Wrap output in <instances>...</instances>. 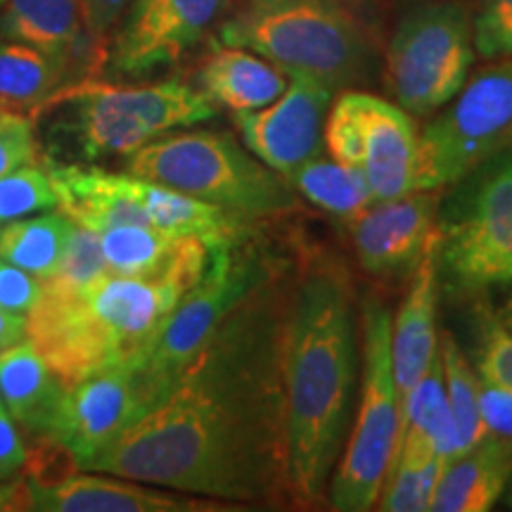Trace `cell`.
<instances>
[{"label":"cell","mask_w":512,"mask_h":512,"mask_svg":"<svg viewBox=\"0 0 512 512\" xmlns=\"http://www.w3.org/2000/svg\"><path fill=\"white\" fill-rule=\"evenodd\" d=\"M285 268L221 320L169 394L88 463L249 508H294L287 451Z\"/></svg>","instance_id":"obj_1"},{"label":"cell","mask_w":512,"mask_h":512,"mask_svg":"<svg viewBox=\"0 0 512 512\" xmlns=\"http://www.w3.org/2000/svg\"><path fill=\"white\" fill-rule=\"evenodd\" d=\"M356 306L337 261H311L290 285L283 332L294 508H316L347 437L356 394Z\"/></svg>","instance_id":"obj_2"},{"label":"cell","mask_w":512,"mask_h":512,"mask_svg":"<svg viewBox=\"0 0 512 512\" xmlns=\"http://www.w3.org/2000/svg\"><path fill=\"white\" fill-rule=\"evenodd\" d=\"M185 292L171 280L114 273L83 287L43 283L41 299L27 316V337L72 387L102 368L133 361Z\"/></svg>","instance_id":"obj_3"},{"label":"cell","mask_w":512,"mask_h":512,"mask_svg":"<svg viewBox=\"0 0 512 512\" xmlns=\"http://www.w3.org/2000/svg\"><path fill=\"white\" fill-rule=\"evenodd\" d=\"M36 112H60L50 126L60 128L83 162H98L128 157L164 133L214 119L219 107L181 79L114 86L91 76L60 88Z\"/></svg>","instance_id":"obj_4"},{"label":"cell","mask_w":512,"mask_h":512,"mask_svg":"<svg viewBox=\"0 0 512 512\" xmlns=\"http://www.w3.org/2000/svg\"><path fill=\"white\" fill-rule=\"evenodd\" d=\"M221 43L266 57L287 74H306L325 86L363 79L373 41L347 0H275L254 3L219 31Z\"/></svg>","instance_id":"obj_5"},{"label":"cell","mask_w":512,"mask_h":512,"mask_svg":"<svg viewBox=\"0 0 512 512\" xmlns=\"http://www.w3.org/2000/svg\"><path fill=\"white\" fill-rule=\"evenodd\" d=\"M126 174L174 188L242 219H266L297 207V192L285 176L219 131L164 133L126 157Z\"/></svg>","instance_id":"obj_6"},{"label":"cell","mask_w":512,"mask_h":512,"mask_svg":"<svg viewBox=\"0 0 512 512\" xmlns=\"http://www.w3.org/2000/svg\"><path fill=\"white\" fill-rule=\"evenodd\" d=\"M280 268L283 264L278 259L245 245V240L211 249L202 278L183 294L150 344L131 361L152 408L169 394L221 320Z\"/></svg>","instance_id":"obj_7"},{"label":"cell","mask_w":512,"mask_h":512,"mask_svg":"<svg viewBox=\"0 0 512 512\" xmlns=\"http://www.w3.org/2000/svg\"><path fill=\"white\" fill-rule=\"evenodd\" d=\"M401 427V401L392 361V313L387 306H363V384L347 448L332 470L325 503L339 512L373 510Z\"/></svg>","instance_id":"obj_8"},{"label":"cell","mask_w":512,"mask_h":512,"mask_svg":"<svg viewBox=\"0 0 512 512\" xmlns=\"http://www.w3.org/2000/svg\"><path fill=\"white\" fill-rule=\"evenodd\" d=\"M512 150V57L491 60L418 133L415 190L453 188Z\"/></svg>","instance_id":"obj_9"},{"label":"cell","mask_w":512,"mask_h":512,"mask_svg":"<svg viewBox=\"0 0 512 512\" xmlns=\"http://www.w3.org/2000/svg\"><path fill=\"white\" fill-rule=\"evenodd\" d=\"M475 62L470 10L460 3H432L408 12L389 38L384 83L415 117L439 112L456 95Z\"/></svg>","instance_id":"obj_10"},{"label":"cell","mask_w":512,"mask_h":512,"mask_svg":"<svg viewBox=\"0 0 512 512\" xmlns=\"http://www.w3.org/2000/svg\"><path fill=\"white\" fill-rule=\"evenodd\" d=\"M439 233V266L463 292L512 283V150L463 178Z\"/></svg>","instance_id":"obj_11"},{"label":"cell","mask_w":512,"mask_h":512,"mask_svg":"<svg viewBox=\"0 0 512 512\" xmlns=\"http://www.w3.org/2000/svg\"><path fill=\"white\" fill-rule=\"evenodd\" d=\"M323 143L335 162L354 169L375 202L415 192L418 126L396 102L347 91L330 105Z\"/></svg>","instance_id":"obj_12"},{"label":"cell","mask_w":512,"mask_h":512,"mask_svg":"<svg viewBox=\"0 0 512 512\" xmlns=\"http://www.w3.org/2000/svg\"><path fill=\"white\" fill-rule=\"evenodd\" d=\"M226 8L228 0H131L107 62L124 76L171 67L200 46Z\"/></svg>","instance_id":"obj_13"},{"label":"cell","mask_w":512,"mask_h":512,"mask_svg":"<svg viewBox=\"0 0 512 512\" xmlns=\"http://www.w3.org/2000/svg\"><path fill=\"white\" fill-rule=\"evenodd\" d=\"M152 403L131 361L114 363L72 384L55 441L72 453L79 470L133 427Z\"/></svg>","instance_id":"obj_14"},{"label":"cell","mask_w":512,"mask_h":512,"mask_svg":"<svg viewBox=\"0 0 512 512\" xmlns=\"http://www.w3.org/2000/svg\"><path fill=\"white\" fill-rule=\"evenodd\" d=\"M332 93L318 79L290 74V83L278 100L261 110L235 114L242 143L259 162L280 176H290L320 155Z\"/></svg>","instance_id":"obj_15"},{"label":"cell","mask_w":512,"mask_h":512,"mask_svg":"<svg viewBox=\"0 0 512 512\" xmlns=\"http://www.w3.org/2000/svg\"><path fill=\"white\" fill-rule=\"evenodd\" d=\"M22 510L38 512H230L242 510L185 491L105 472H72L57 482L22 479Z\"/></svg>","instance_id":"obj_16"},{"label":"cell","mask_w":512,"mask_h":512,"mask_svg":"<svg viewBox=\"0 0 512 512\" xmlns=\"http://www.w3.org/2000/svg\"><path fill=\"white\" fill-rule=\"evenodd\" d=\"M437 209L434 190H415L370 204L349 221L351 247L363 271L382 278L413 273L437 235Z\"/></svg>","instance_id":"obj_17"},{"label":"cell","mask_w":512,"mask_h":512,"mask_svg":"<svg viewBox=\"0 0 512 512\" xmlns=\"http://www.w3.org/2000/svg\"><path fill=\"white\" fill-rule=\"evenodd\" d=\"M0 38L41 50L67 74L69 83L81 72L93 76L107 50L88 36L79 0H5L0 5Z\"/></svg>","instance_id":"obj_18"},{"label":"cell","mask_w":512,"mask_h":512,"mask_svg":"<svg viewBox=\"0 0 512 512\" xmlns=\"http://www.w3.org/2000/svg\"><path fill=\"white\" fill-rule=\"evenodd\" d=\"M98 238L110 273L124 278L171 280L190 290L211 261L204 240L155 226H117Z\"/></svg>","instance_id":"obj_19"},{"label":"cell","mask_w":512,"mask_h":512,"mask_svg":"<svg viewBox=\"0 0 512 512\" xmlns=\"http://www.w3.org/2000/svg\"><path fill=\"white\" fill-rule=\"evenodd\" d=\"M439 299V233L434 235L415 266L411 287L399 313L392 318V361L399 401L418 384L439 351L437 342Z\"/></svg>","instance_id":"obj_20"},{"label":"cell","mask_w":512,"mask_h":512,"mask_svg":"<svg viewBox=\"0 0 512 512\" xmlns=\"http://www.w3.org/2000/svg\"><path fill=\"white\" fill-rule=\"evenodd\" d=\"M69 384L27 339L0 351V399L19 432L31 441H55Z\"/></svg>","instance_id":"obj_21"},{"label":"cell","mask_w":512,"mask_h":512,"mask_svg":"<svg viewBox=\"0 0 512 512\" xmlns=\"http://www.w3.org/2000/svg\"><path fill=\"white\" fill-rule=\"evenodd\" d=\"M197 83L216 107L242 114L278 100L290 83V74L252 50L221 43L202 60Z\"/></svg>","instance_id":"obj_22"},{"label":"cell","mask_w":512,"mask_h":512,"mask_svg":"<svg viewBox=\"0 0 512 512\" xmlns=\"http://www.w3.org/2000/svg\"><path fill=\"white\" fill-rule=\"evenodd\" d=\"M512 475V444L486 434L475 448L441 467L430 510L486 512L501 501Z\"/></svg>","instance_id":"obj_23"},{"label":"cell","mask_w":512,"mask_h":512,"mask_svg":"<svg viewBox=\"0 0 512 512\" xmlns=\"http://www.w3.org/2000/svg\"><path fill=\"white\" fill-rule=\"evenodd\" d=\"M76 223L60 209H46L0 226V259L36 278L48 280L57 271Z\"/></svg>","instance_id":"obj_24"},{"label":"cell","mask_w":512,"mask_h":512,"mask_svg":"<svg viewBox=\"0 0 512 512\" xmlns=\"http://www.w3.org/2000/svg\"><path fill=\"white\" fill-rule=\"evenodd\" d=\"M64 86L67 74L48 55L0 38V107L34 114Z\"/></svg>","instance_id":"obj_25"},{"label":"cell","mask_w":512,"mask_h":512,"mask_svg":"<svg viewBox=\"0 0 512 512\" xmlns=\"http://www.w3.org/2000/svg\"><path fill=\"white\" fill-rule=\"evenodd\" d=\"M294 192L306 197L318 209L328 211L335 219L349 223L363 214L370 204H375L366 181L349 166L335 159L313 157L285 176Z\"/></svg>","instance_id":"obj_26"},{"label":"cell","mask_w":512,"mask_h":512,"mask_svg":"<svg viewBox=\"0 0 512 512\" xmlns=\"http://www.w3.org/2000/svg\"><path fill=\"white\" fill-rule=\"evenodd\" d=\"M441 368H444V387H446V401L451 408L453 422H456V432L460 439V451H470L479 441L486 439V427L479 413V396L477 384L479 375L475 368L470 366L467 356L460 351L458 342L453 339L451 332H444L439 344ZM460 453V456H463Z\"/></svg>","instance_id":"obj_27"},{"label":"cell","mask_w":512,"mask_h":512,"mask_svg":"<svg viewBox=\"0 0 512 512\" xmlns=\"http://www.w3.org/2000/svg\"><path fill=\"white\" fill-rule=\"evenodd\" d=\"M55 207L57 195L43 162L0 176V226Z\"/></svg>","instance_id":"obj_28"},{"label":"cell","mask_w":512,"mask_h":512,"mask_svg":"<svg viewBox=\"0 0 512 512\" xmlns=\"http://www.w3.org/2000/svg\"><path fill=\"white\" fill-rule=\"evenodd\" d=\"M441 467H444L441 460H432L427 465L394 467L387 479H384L375 508L384 512L430 510Z\"/></svg>","instance_id":"obj_29"},{"label":"cell","mask_w":512,"mask_h":512,"mask_svg":"<svg viewBox=\"0 0 512 512\" xmlns=\"http://www.w3.org/2000/svg\"><path fill=\"white\" fill-rule=\"evenodd\" d=\"M477 313V375L512 392V332L498 320L496 311L482 309Z\"/></svg>","instance_id":"obj_30"},{"label":"cell","mask_w":512,"mask_h":512,"mask_svg":"<svg viewBox=\"0 0 512 512\" xmlns=\"http://www.w3.org/2000/svg\"><path fill=\"white\" fill-rule=\"evenodd\" d=\"M107 273H110V268H107L105 254H102L100 238L93 230L76 226L60 266L43 283L57 287H83L105 278Z\"/></svg>","instance_id":"obj_31"},{"label":"cell","mask_w":512,"mask_h":512,"mask_svg":"<svg viewBox=\"0 0 512 512\" xmlns=\"http://www.w3.org/2000/svg\"><path fill=\"white\" fill-rule=\"evenodd\" d=\"M472 19V43L482 60L512 57V0H477Z\"/></svg>","instance_id":"obj_32"},{"label":"cell","mask_w":512,"mask_h":512,"mask_svg":"<svg viewBox=\"0 0 512 512\" xmlns=\"http://www.w3.org/2000/svg\"><path fill=\"white\" fill-rule=\"evenodd\" d=\"M38 162L41 145L31 114L0 107V176Z\"/></svg>","instance_id":"obj_33"},{"label":"cell","mask_w":512,"mask_h":512,"mask_svg":"<svg viewBox=\"0 0 512 512\" xmlns=\"http://www.w3.org/2000/svg\"><path fill=\"white\" fill-rule=\"evenodd\" d=\"M43 294V280L0 259V309L27 318Z\"/></svg>","instance_id":"obj_34"},{"label":"cell","mask_w":512,"mask_h":512,"mask_svg":"<svg viewBox=\"0 0 512 512\" xmlns=\"http://www.w3.org/2000/svg\"><path fill=\"white\" fill-rule=\"evenodd\" d=\"M477 396L486 432L512 444V392L479 377Z\"/></svg>","instance_id":"obj_35"},{"label":"cell","mask_w":512,"mask_h":512,"mask_svg":"<svg viewBox=\"0 0 512 512\" xmlns=\"http://www.w3.org/2000/svg\"><path fill=\"white\" fill-rule=\"evenodd\" d=\"M24 465H27V441L5 406H0V482H15L22 477Z\"/></svg>","instance_id":"obj_36"},{"label":"cell","mask_w":512,"mask_h":512,"mask_svg":"<svg viewBox=\"0 0 512 512\" xmlns=\"http://www.w3.org/2000/svg\"><path fill=\"white\" fill-rule=\"evenodd\" d=\"M131 0H79L88 36L107 50V34L124 15Z\"/></svg>","instance_id":"obj_37"},{"label":"cell","mask_w":512,"mask_h":512,"mask_svg":"<svg viewBox=\"0 0 512 512\" xmlns=\"http://www.w3.org/2000/svg\"><path fill=\"white\" fill-rule=\"evenodd\" d=\"M27 339V318L0 309V351Z\"/></svg>","instance_id":"obj_38"},{"label":"cell","mask_w":512,"mask_h":512,"mask_svg":"<svg viewBox=\"0 0 512 512\" xmlns=\"http://www.w3.org/2000/svg\"><path fill=\"white\" fill-rule=\"evenodd\" d=\"M22 510V477L15 482H0V512Z\"/></svg>","instance_id":"obj_39"},{"label":"cell","mask_w":512,"mask_h":512,"mask_svg":"<svg viewBox=\"0 0 512 512\" xmlns=\"http://www.w3.org/2000/svg\"><path fill=\"white\" fill-rule=\"evenodd\" d=\"M496 316H498V320H501V323L505 325V328H508V330L512 332V294H510L508 299H505L501 309L496 311Z\"/></svg>","instance_id":"obj_40"},{"label":"cell","mask_w":512,"mask_h":512,"mask_svg":"<svg viewBox=\"0 0 512 512\" xmlns=\"http://www.w3.org/2000/svg\"><path fill=\"white\" fill-rule=\"evenodd\" d=\"M498 503H501L505 510H512V475L508 479V484H505V491H503L501 501H498Z\"/></svg>","instance_id":"obj_41"},{"label":"cell","mask_w":512,"mask_h":512,"mask_svg":"<svg viewBox=\"0 0 512 512\" xmlns=\"http://www.w3.org/2000/svg\"><path fill=\"white\" fill-rule=\"evenodd\" d=\"M254 3H275V0H254Z\"/></svg>","instance_id":"obj_42"},{"label":"cell","mask_w":512,"mask_h":512,"mask_svg":"<svg viewBox=\"0 0 512 512\" xmlns=\"http://www.w3.org/2000/svg\"><path fill=\"white\" fill-rule=\"evenodd\" d=\"M0 406H3V399H0Z\"/></svg>","instance_id":"obj_43"},{"label":"cell","mask_w":512,"mask_h":512,"mask_svg":"<svg viewBox=\"0 0 512 512\" xmlns=\"http://www.w3.org/2000/svg\"><path fill=\"white\" fill-rule=\"evenodd\" d=\"M5 3V0H0V5H3Z\"/></svg>","instance_id":"obj_44"}]
</instances>
